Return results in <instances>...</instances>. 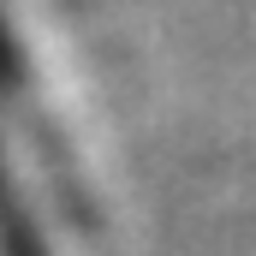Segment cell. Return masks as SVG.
Listing matches in <instances>:
<instances>
[]
</instances>
